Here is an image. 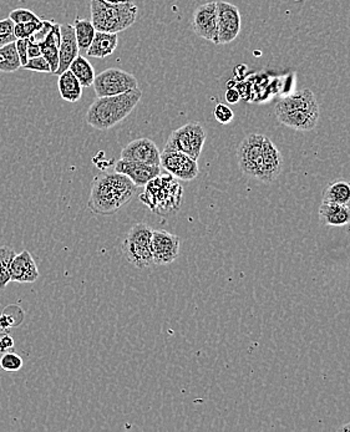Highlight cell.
<instances>
[{"instance_id": "1", "label": "cell", "mask_w": 350, "mask_h": 432, "mask_svg": "<svg viewBox=\"0 0 350 432\" xmlns=\"http://www.w3.org/2000/svg\"><path fill=\"white\" fill-rule=\"evenodd\" d=\"M237 161L243 173L261 182L270 183L283 171V156L267 136L250 134L237 149Z\"/></svg>"}, {"instance_id": "2", "label": "cell", "mask_w": 350, "mask_h": 432, "mask_svg": "<svg viewBox=\"0 0 350 432\" xmlns=\"http://www.w3.org/2000/svg\"><path fill=\"white\" fill-rule=\"evenodd\" d=\"M137 189L128 176L116 171L96 176L89 198V208L95 215L113 216L132 200Z\"/></svg>"}, {"instance_id": "3", "label": "cell", "mask_w": 350, "mask_h": 432, "mask_svg": "<svg viewBox=\"0 0 350 432\" xmlns=\"http://www.w3.org/2000/svg\"><path fill=\"white\" fill-rule=\"evenodd\" d=\"M141 97L142 91L139 88L124 94L97 97L90 105L85 121L100 131L113 129L134 111Z\"/></svg>"}, {"instance_id": "4", "label": "cell", "mask_w": 350, "mask_h": 432, "mask_svg": "<svg viewBox=\"0 0 350 432\" xmlns=\"http://www.w3.org/2000/svg\"><path fill=\"white\" fill-rule=\"evenodd\" d=\"M319 104L310 88L284 96L276 105V116L284 126L296 131H312L319 120Z\"/></svg>"}, {"instance_id": "5", "label": "cell", "mask_w": 350, "mask_h": 432, "mask_svg": "<svg viewBox=\"0 0 350 432\" xmlns=\"http://www.w3.org/2000/svg\"><path fill=\"white\" fill-rule=\"evenodd\" d=\"M183 200V189L178 180L170 173L160 175L148 181L143 193L140 195L146 207L159 216H167L177 212Z\"/></svg>"}, {"instance_id": "6", "label": "cell", "mask_w": 350, "mask_h": 432, "mask_svg": "<svg viewBox=\"0 0 350 432\" xmlns=\"http://www.w3.org/2000/svg\"><path fill=\"white\" fill-rule=\"evenodd\" d=\"M90 13L96 32L119 34L135 23L139 8L135 1L111 3L105 0H91Z\"/></svg>"}, {"instance_id": "7", "label": "cell", "mask_w": 350, "mask_h": 432, "mask_svg": "<svg viewBox=\"0 0 350 432\" xmlns=\"http://www.w3.org/2000/svg\"><path fill=\"white\" fill-rule=\"evenodd\" d=\"M152 230L148 226L140 223L128 230V235L122 242V253L128 262L135 265L136 268H148L154 264L152 250H151V238Z\"/></svg>"}, {"instance_id": "8", "label": "cell", "mask_w": 350, "mask_h": 432, "mask_svg": "<svg viewBox=\"0 0 350 432\" xmlns=\"http://www.w3.org/2000/svg\"><path fill=\"white\" fill-rule=\"evenodd\" d=\"M207 134L200 122H189L171 132L165 145V151H178L198 160L202 154Z\"/></svg>"}, {"instance_id": "9", "label": "cell", "mask_w": 350, "mask_h": 432, "mask_svg": "<svg viewBox=\"0 0 350 432\" xmlns=\"http://www.w3.org/2000/svg\"><path fill=\"white\" fill-rule=\"evenodd\" d=\"M137 79L132 74L117 68L104 70L95 76V94L97 97L124 94L137 88Z\"/></svg>"}, {"instance_id": "10", "label": "cell", "mask_w": 350, "mask_h": 432, "mask_svg": "<svg viewBox=\"0 0 350 432\" xmlns=\"http://www.w3.org/2000/svg\"><path fill=\"white\" fill-rule=\"evenodd\" d=\"M217 4V35L218 45H226L233 40L241 32V14L236 5L227 1H215Z\"/></svg>"}, {"instance_id": "11", "label": "cell", "mask_w": 350, "mask_h": 432, "mask_svg": "<svg viewBox=\"0 0 350 432\" xmlns=\"http://www.w3.org/2000/svg\"><path fill=\"white\" fill-rule=\"evenodd\" d=\"M160 166L167 173L181 181H192L200 173L198 163L189 156L178 151H165L161 154Z\"/></svg>"}, {"instance_id": "12", "label": "cell", "mask_w": 350, "mask_h": 432, "mask_svg": "<svg viewBox=\"0 0 350 432\" xmlns=\"http://www.w3.org/2000/svg\"><path fill=\"white\" fill-rule=\"evenodd\" d=\"M180 244L181 241L175 235L166 230H152L151 250L154 264L167 265L175 262L180 256Z\"/></svg>"}, {"instance_id": "13", "label": "cell", "mask_w": 350, "mask_h": 432, "mask_svg": "<svg viewBox=\"0 0 350 432\" xmlns=\"http://www.w3.org/2000/svg\"><path fill=\"white\" fill-rule=\"evenodd\" d=\"M192 30L195 34L202 39L211 41L218 45L217 35V4L215 1H209L196 8L192 15Z\"/></svg>"}, {"instance_id": "14", "label": "cell", "mask_w": 350, "mask_h": 432, "mask_svg": "<svg viewBox=\"0 0 350 432\" xmlns=\"http://www.w3.org/2000/svg\"><path fill=\"white\" fill-rule=\"evenodd\" d=\"M121 158L151 166H160L161 152L155 142L148 137H142L130 142L122 149Z\"/></svg>"}, {"instance_id": "15", "label": "cell", "mask_w": 350, "mask_h": 432, "mask_svg": "<svg viewBox=\"0 0 350 432\" xmlns=\"http://www.w3.org/2000/svg\"><path fill=\"white\" fill-rule=\"evenodd\" d=\"M115 171L128 176L137 187H145L148 181H151L152 178H155L161 173L162 167L120 158L117 163H115Z\"/></svg>"}, {"instance_id": "16", "label": "cell", "mask_w": 350, "mask_h": 432, "mask_svg": "<svg viewBox=\"0 0 350 432\" xmlns=\"http://www.w3.org/2000/svg\"><path fill=\"white\" fill-rule=\"evenodd\" d=\"M39 278V270L30 252L23 250L15 254L10 264V280L15 283H34Z\"/></svg>"}, {"instance_id": "17", "label": "cell", "mask_w": 350, "mask_h": 432, "mask_svg": "<svg viewBox=\"0 0 350 432\" xmlns=\"http://www.w3.org/2000/svg\"><path fill=\"white\" fill-rule=\"evenodd\" d=\"M61 41L59 47V69L56 74L60 75L68 70L70 64L79 55V45L75 38L74 27L71 24L60 25Z\"/></svg>"}, {"instance_id": "18", "label": "cell", "mask_w": 350, "mask_h": 432, "mask_svg": "<svg viewBox=\"0 0 350 432\" xmlns=\"http://www.w3.org/2000/svg\"><path fill=\"white\" fill-rule=\"evenodd\" d=\"M319 218L324 226L343 227L350 223V206L322 201L319 207Z\"/></svg>"}, {"instance_id": "19", "label": "cell", "mask_w": 350, "mask_h": 432, "mask_svg": "<svg viewBox=\"0 0 350 432\" xmlns=\"http://www.w3.org/2000/svg\"><path fill=\"white\" fill-rule=\"evenodd\" d=\"M117 43H119V35L104 33V32H96L94 40L91 43V45L89 47L86 54L90 58L105 59L110 55L114 54V51L117 47Z\"/></svg>"}, {"instance_id": "20", "label": "cell", "mask_w": 350, "mask_h": 432, "mask_svg": "<svg viewBox=\"0 0 350 432\" xmlns=\"http://www.w3.org/2000/svg\"><path fill=\"white\" fill-rule=\"evenodd\" d=\"M58 88L64 101L74 104L79 101L82 96V85L69 69L59 75Z\"/></svg>"}, {"instance_id": "21", "label": "cell", "mask_w": 350, "mask_h": 432, "mask_svg": "<svg viewBox=\"0 0 350 432\" xmlns=\"http://www.w3.org/2000/svg\"><path fill=\"white\" fill-rule=\"evenodd\" d=\"M323 201L350 206V182L337 180L329 183L324 189Z\"/></svg>"}, {"instance_id": "22", "label": "cell", "mask_w": 350, "mask_h": 432, "mask_svg": "<svg viewBox=\"0 0 350 432\" xmlns=\"http://www.w3.org/2000/svg\"><path fill=\"white\" fill-rule=\"evenodd\" d=\"M69 70L76 76V79L82 85V88L93 86L96 74H95L93 65L90 64V61L86 58L78 55L74 61L70 64Z\"/></svg>"}, {"instance_id": "23", "label": "cell", "mask_w": 350, "mask_h": 432, "mask_svg": "<svg viewBox=\"0 0 350 432\" xmlns=\"http://www.w3.org/2000/svg\"><path fill=\"white\" fill-rule=\"evenodd\" d=\"M75 38L79 45V50L81 51H88L89 47L91 45V43L94 40L95 29L94 24L91 21L88 19H80L76 18L74 21Z\"/></svg>"}, {"instance_id": "24", "label": "cell", "mask_w": 350, "mask_h": 432, "mask_svg": "<svg viewBox=\"0 0 350 432\" xmlns=\"http://www.w3.org/2000/svg\"><path fill=\"white\" fill-rule=\"evenodd\" d=\"M21 68V58L16 51L15 41L0 47V73L12 74Z\"/></svg>"}, {"instance_id": "25", "label": "cell", "mask_w": 350, "mask_h": 432, "mask_svg": "<svg viewBox=\"0 0 350 432\" xmlns=\"http://www.w3.org/2000/svg\"><path fill=\"white\" fill-rule=\"evenodd\" d=\"M16 253L10 247H0V289L10 283V264Z\"/></svg>"}, {"instance_id": "26", "label": "cell", "mask_w": 350, "mask_h": 432, "mask_svg": "<svg viewBox=\"0 0 350 432\" xmlns=\"http://www.w3.org/2000/svg\"><path fill=\"white\" fill-rule=\"evenodd\" d=\"M23 359L13 351H8L4 352V355L0 359V366L1 369H4L8 372H16L23 368Z\"/></svg>"}, {"instance_id": "27", "label": "cell", "mask_w": 350, "mask_h": 432, "mask_svg": "<svg viewBox=\"0 0 350 432\" xmlns=\"http://www.w3.org/2000/svg\"><path fill=\"white\" fill-rule=\"evenodd\" d=\"M14 21L10 18H5L0 21V47L16 41V36L14 34Z\"/></svg>"}, {"instance_id": "28", "label": "cell", "mask_w": 350, "mask_h": 432, "mask_svg": "<svg viewBox=\"0 0 350 432\" xmlns=\"http://www.w3.org/2000/svg\"><path fill=\"white\" fill-rule=\"evenodd\" d=\"M40 47L41 56H44L49 62L50 69H51V74H56V71L59 69V47L47 45V44H40Z\"/></svg>"}, {"instance_id": "29", "label": "cell", "mask_w": 350, "mask_h": 432, "mask_svg": "<svg viewBox=\"0 0 350 432\" xmlns=\"http://www.w3.org/2000/svg\"><path fill=\"white\" fill-rule=\"evenodd\" d=\"M9 18L14 21V24H24V23H30V21H41L34 12L25 9V8H19V9H15L13 12H10Z\"/></svg>"}, {"instance_id": "30", "label": "cell", "mask_w": 350, "mask_h": 432, "mask_svg": "<svg viewBox=\"0 0 350 432\" xmlns=\"http://www.w3.org/2000/svg\"><path fill=\"white\" fill-rule=\"evenodd\" d=\"M40 23L41 21L15 24L14 34L16 36V39H29L38 30V27H40Z\"/></svg>"}, {"instance_id": "31", "label": "cell", "mask_w": 350, "mask_h": 432, "mask_svg": "<svg viewBox=\"0 0 350 432\" xmlns=\"http://www.w3.org/2000/svg\"><path fill=\"white\" fill-rule=\"evenodd\" d=\"M23 69L29 70V71H35V73H43V74H51V69L47 62V59L44 56H36L33 59H29L27 64L23 67Z\"/></svg>"}, {"instance_id": "32", "label": "cell", "mask_w": 350, "mask_h": 432, "mask_svg": "<svg viewBox=\"0 0 350 432\" xmlns=\"http://www.w3.org/2000/svg\"><path fill=\"white\" fill-rule=\"evenodd\" d=\"M213 116H215V121L220 122L222 125H229L233 121L235 112L227 105L217 104L215 110H213Z\"/></svg>"}, {"instance_id": "33", "label": "cell", "mask_w": 350, "mask_h": 432, "mask_svg": "<svg viewBox=\"0 0 350 432\" xmlns=\"http://www.w3.org/2000/svg\"><path fill=\"white\" fill-rule=\"evenodd\" d=\"M54 23V21H41L40 27H38V30L35 32L34 34L29 38V40L34 41V43H38V44L41 43L47 38V34L50 33V30L53 29Z\"/></svg>"}, {"instance_id": "34", "label": "cell", "mask_w": 350, "mask_h": 432, "mask_svg": "<svg viewBox=\"0 0 350 432\" xmlns=\"http://www.w3.org/2000/svg\"><path fill=\"white\" fill-rule=\"evenodd\" d=\"M60 24L54 23V25H53V29L50 30V33H49L47 38L41 41V43H39V44H47V45H53V47H60Z\"/></svg>"}, {"instance_id": "35", "label": "cell", "mask_w": 350, "mask_h": 432, "mask_svg": "<svg viewBox=\"0 0 350 432\" xmlns=\"http://www.w3.org/2000/svg\"><path fill=\"white\" fill-rule=\"evenodd\" d=\"M27 43L29 39H16L15 45H16V51L21 58V68L27 64Z\"/></svg>"}, {"instance_id": "36", "label": "cell", "mask_w": 350, "mask_h": 432, "mask_svg": "<svg viewBox=\"0 0 350 432\" xmlns=\"http://www.w3.org/2000/svg\"><path fill=\"white\" fill-rule=\"evenodd\" d=\"M15 346L13 337L9 335L8 333L0 334V352H8V351H13Z\"/></svg>"}, {"instance_id": "37", "label": "cell", "mask_w": 350, "mask_h": 432, "mask_svg": "<svg viewBox=\"0 0 350 432\" xmlns=\"http://www.w3.org/2000/svg\"><path fill=\"white\" fill-rule=\"evenodd\" d=\"M18 324L19 323H16V319L12 314H9L7 309H5L4 313L1 314V317H0V328L4 331H7L8 329H10V328H13V326Z\"/></svg>"}, {"instance_id": "38", "label": "cell", "mask_w": 350, "mask_h": 432, "mask_svg": "<svg viewBox=\"0 0 350 432\" xmlns=\"http://www.w3.org/2000/svg\"><path fill=\"white\" fill-rule=\"evenodd\" d=\"M36 56H41L40 44L29 40L27 43V59H33Z\"/></svg>"}, {"instance_id": "39", "label": "cell", "mask_w": 350, "mask_h": 432, "mask_svg": "<svg viewBox=\"0 0 350 432\" xmlns=\"http://www.w3.org/2000/svg\"><path fill=\"white\" fill-rule=\"evenodd\" d=\"M240 99H241V95L236 88H229L226 91V101L231 105H236L237 102L240 101Z\"/></svg>"}, {"instance_id": "40", "label": "cell", "mask_w": 350, "mask_h": 432, "mask_svg": "<svg viewBox=\"0 0 350 432\" xmlns=\"http://www.w3.org/2000/svg\"><path fill=\"white\" fill-rule=\"evenodd\" d=\"M339 431H350V422L349 424H345V425L338 427Z\"/></svg>"}, {"instance_id": "41", "label": "cell", "mask_w": 350, "mask_h": 432, "mask_svg": "<svg viewBox=\"0 0 350 432\" xmlns=\"http://www.w3.org/2000/svg\"><path fill=\"white\" fill-rule=\"evenodd\" d=\"M105 1H111V3H124V1H135V0H105Z\"/></svg>"}]
</instances>
